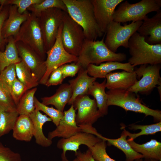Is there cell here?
I'll return each instance as SVG.
<instances>
[{"mask_svg": "<svg viewBox=\"0 0 161 161\" xmlns=\"http://www.w3.org/2000/svg\"><path fill=\"white\" fill-rule=\"evenodd\" d=\"M70 17L83 29L86 39L95 41L102 37L95 16L91 0H63Z\"/></svg>", "mask_w": 161, "mask_h": 161, "instance_id": "1", "label": "cell"}, {"mask_svg": "<svg viewBox=\"0 0 161 161\" xmlns=\"http://www.w3.org/2000/svg\"><path fill=\"white\" fill-rule=\"evenodd\" d=\"M105 35L100 40L85 39L76 62L81 68L86 69L90 64L98 65L104 62H120L126 59L125 54L114 53L108 49L104 43Z\"/></svg>", "mask_w": 161, "mask_h": 161, "instance_id": "2", "label": "cell"}, {"mask_svg": "<svg viewBox=\"0 0 161 161\" xmlns=\"http://www.w3.org/2000/svg\"><path fill=\"white\" fill-rule=\"evenodd\" d=\"M128 48L131 55L128 62L134 66L161 63V44H150L137 32L129 39Z\"/></svg>", "mask_w": 161, "mask_h": 161, "instance_id": "3", "label": "cell"}, {"mask_svg": "<svg viewBox=\"0 0 161 161\" xmlns=\"http://www.w3.org/2000/svg\"><path fill=\"white\" fill-rule=\"evenodd\" d=\"M106 93L108 106H117L126 111L143 114L145 117L151 116L155 121H161V111L151 109L142 104L139 97L135 93L122 89L109 90Z\"/></svg>", "mask_w": 161, "mask_h": 161, "instance_id": "4", "label": "cell"}, {"mask_svg": "<svg viewBox=\"0 0 161 161\" xmlns=\"http://www.w3.org/2000/svg\"><path fill=\"white\" fill-rule=\"evenodd\" d=\"M161 7V0H142L133 4L126 1L115 10L113 21L121 23L144 20L148 18V14L158 11Z\"/></svg>", "mask_w": 161, "mask_h": 161, "instance_id": "5", "label": "cell"}, {"mask_svg": "<svg viewBox=\"0 0 161 161\" xmlns=\"http://www.w3.org/2000/svg\"><path fill=\"white\" fill-rule=\"evenodd\" d=\"M15 43L21 41L36 52L45 60V50L38 17L30 14L21 25L18 33L13 36Z\"/></svg>", "mask_w": 161, "mask_h": 161, "instance_id": "6", "label": "cell"}, {"mask_svg": "<svg viewBox=\"0 0 161 161\" xmlns=\"http://www.w3.org/2000/svg\"><path fill=\"white\" fill-rule=\"evenodd\" d=\"M143 22V21H132L129 24L122 26L120 23L113 21L108 25L106 30L104 39L106 45L114 53L120 47L128 48L129 39L137 32Z\"/></svg>", "mask_w": 161, "mask_h": 161, "instance_id": "7", "label": "cell"}, {"mask_svg": "<svg viewBox=\"0 0 161 161\" xmlns=\"http://www.w3.org/2000/svg\"><path fill=\"white\" fill-rule=\"evenodd\" d=\"M64 12L59 9L52 8L42 11L37 17L46 52L55 42L59 27L63 23Z\"/></svg>", "mask_w": 161, "mask_h": 161, "instance_id": "8", "label": "cell"}, {"mask_svg": "<svg viewBox=\"0 0 161 161\" xmlns=\"http://www.w3.org/2000/svg\"><path fill=\"white\" fill-rule=\"evenodd\" d=\"M61 39L65 50L69 54L78 57L86 39L83 31L81 27L65 12Z\"/></svg>", "mask_w": 161, "mask_h": 161, "instance_id": "9", "label": "cell"}, {"mask_svg": "<svg viewBox=\"0 0 161 161\" xmlns=\"http://www.w3.org/2000/svg\"><path fill=\"white\" fill-rule=\"evenodd\" d=\"M63 23L60 26L55 42L52 47L46 52L47 58L45 61L46 72L39 82V84H45L51 72L55 69L66 64L76 62L78 57L68 53L64 49L61 39Z\"/></svg>", "mask_w": 161, "mask_h": 161, "instance_id": "10", "label": "cell"}, {"mask_svg": "<svg viewBox=\"0 0 161 161\" xmlns=\"http://www.w3.org/2000/svg\"><path fill=\"white\" fill-rule=\"evenodd\" d=\"M160 69V64L140 65L139 68L134 69V71L137 78H142L128 90L135 94L150 93L157 85H161Z\"/></svg>", "mask_w": 161, "mask_h": 161, "instance_id": "11", "label": "cell"}, {"mask_svg": "<svg viewBox=\"0 0 161 161\" xmlns=\"http://www.w3.org/2000/svg\"><path fill=\"white\" fill-rule=\"evenodd\" d=\"M71 105L77 111L76 121L80 128L93 126L99 118L103 117L98 110L95 100L88 95L78 96Z\"/></svg>", "mask_w": 161, "mask_h": 161, "instance_id": "12", "label": "cell"}, {"mask_svg": "<svg viewBox=\"0 0 161 161\" xmlns=\"http://www.w3.org/2000/svg\"><path fill=\"white\" fill-rule=\"evenodd\" d=\"M16 45L22 61L39 82L46 71L45 60L21 42L17 41Z\"/></svg>", "mask_w": 161, "mask_h": 161, "instance_id": "13", "label": "cell"}, {"mask_svg": "<svg viewBox=\"0 0 161 161\" xmlns=\"http://www.w3.org/2000/svg\"><path fill=\"white\" fill-rule=\"evenodd\" d=\"M95 18L101 31L106 32L108 25L113 20L116 7L123 0H91Z\"/></svg>", "mask_w": 161, "mask_h": 161, "instance_id": "14", "label": "cell"}, {"mask_svg": "<svg viewBox=\"0 0 161 161\" xmlns=\"http://www.w3.org/2000/svg\"><path fill=\"white\" fill-rule=\"evenodd\" d=\"M100 138L89 133L81 131L78 132L68 138H61L58 140L57 147L62 150L61 157L66 156L67 151L76 152L81 145L86 146L90 148L102 140Z\"/></svg>", "mask_w": 161, "mask_h": 161, "instance_id": "15", "label": "cell"}, {"mask_svg": "<svg viewBox=\"0 0 161 161\" xmlns=\"http://www.w3.org/2000/svg\"><path fill=\"white\" fill-rule=\"evenodd\" d=\"M71 106L64 111L63 117L56 128L49 132L47 138L49 139L52 140L56 137L66 139L82 131L76 121V110L72 105Z\"/></svg>", "mask_w": 161, "mask_h": 161, "instance_id": "16", "label": "cell"}, {"mask_svg": "<svg viewBox=\"0 0 161 161\" xmlns=\"http://www.w3.org/2000/svg\"><path fill=\"white\" fill-rule=\"evenodd\" d=\"M137 32L150 44H161V10L152 18L144 20Z\"/></svg>", "mask_w": 161, "mask_h": 161, "instance_id": "17", "label": "cell"}, {"mask_svg": "<svg viewBox=\"0 0 161 161\" xmlns=\"http://www.w3.org/2000/svg\"><path fill=\"white\" fill-rule=\"evenodd\" d=\"M30 13L27 10L22 14L18 12L17 7L9 5V14L4 21L2 29L3 37L7 39L11 36H14L18 32L23 23L25 21Z\"/></svg>", "mask_w": 161, "mask_h": 161, "instance_id": "18", "label": "cell"}, {"mask_svg": "<svg viewBox=\"0 0 161 161\" xmlns=\"http://www.w3.org/2000/svg\"><path fill=\"white\" fill-rule=\"evenodd\" d=\"M106 88L109 90L122 89L128 90L134 85L138 80L134 71L128 72H111L107 74Z\"/></svg>", "mask_w": 161, "mask_h": 161, "instance_id": "19", "label": "cell"}, {"mask_svg": "<svg viewBox=\"0 0 161 161\" xmlns=\"http://www.w3.org/2000/svg\"><path fill=\"white\" fill-rule=\"evenodd\" d=\"M88 74L95 78H105L106 75L112 71L121 69L128 72L134 70V66L128 62L121 63L114 61L103 63L98 65L89 64L86 68Z\"/></svg>", "mask_w": 161, "mask_h": 161, "instance_id": "20", "label": "cell"}, {"mask_svg": "<svg viewBox=\"0 0 161 161\" xmlns=\"http://www.w3.org/2000/svg\"><path fill=\"white\" fill-rule=\"evenodd\" d=\"M75 78L68 81L72 91V97L68 103L69 105L78 96L88 95L89 88L96 79L89 75L86 69L81 68Z\"/></svg>", "mask_w": 161, "mask_h": 161, "instance_id": "21", "label": "cell"}, {"mask_svg": "<svg viewBox=\"0 0 161 161\" xmlns=\"http://www.w3.org/2000/svg\"><path fill=\"white\" fill-rule=\"evenodd\" d=\"M29 116L33 123V137L36 143L43 147H47L51 146L52 143V141L44 135L43 127L47 122L52 121V120L46 114H43L35 109Z\"/></svg>", "mask_w": 161, "mask_h": 161, "instance_id": "22", "label": "cell"}, {"mask_svg": "<svg viewBox=\"0 0 161 161\" xmlns=\"http://www.w3.org/2000/svg\"><path fill=\"white\" fill-rule=\"evenodd\" d=\"M72 95V91L69 83L61 84L56 92L49 97L41 98L42 103L45 105H52L56 109L63 112L65 106L69 102Z\"/></svg>", "mask_w": 161, "mask_h": 161, "instance_id": "23", "label": "cell"}, {"mask_svg": "<svg viewBox=\"0 0 161 161\" xmlns=\"http://www.w3.org/2000/svg\"><path fill=\"white\" fill-rule=\"evenodd\" d=\"M13 136L17 140L30 142L33 137V126L29 115H19L13 129Z\"/></svg>", "mask_w": 161, "mask_h": 161, "instance_id": "24", "label": "cell"}, {"mask_svg": "<svg viewBox=\"0 0 161 161\" xmlns=\"http://www.w3.org/2000/svg\"><path fill=\"white\" fill-rule=\"evenodd\" d=\"M136 152L142 154L144 158L152 159L161 161V143L152 139L145 143L140 144L134 140L127 141Z\"/></svg>", "mask_w": 161, "mask_h": 161, "instance_id": "25", "label": "cell"}, {"mask_svg": "<svg viewBox=\"0 0 161 161\" xmlns=\"http://www.w3.org/2000/svg\"><path fill=\"white\" fill-rule=\"evenodd\" d=\"M127 137L123 131L120 137L116 139L107 138L102 135L99 138L107 141L108 145L114 146L122 151L125 155L126 161H134L137 159L144 158L142 154L135 151L131 147L127 141Z\"/></svg>", "mask_w": 161, "mask_h": 161, "instance_id": "26", "label": "cell"}, {"mask_svg": "<svg viewBox=\"0 0 161 161\" xmlns=\"http://www.w3.org/2000/svg\"><path fill=\"white\" fill-rule=\"evenodd\" d=\"M22 61L20 57L13 36L7 38V42L4 51L0 49V72L11 64H16Z\"/></svg>", "mask_w": 161, "mask_h": 161, "instance_id": "27", "label": "cell"}, {"mask_svg": "<svg viewBox=\"0 0 161 161\" xmlns=\"http://www.w3.org/2000/svg\"><path fill=\"white\" fill-rule=\"evenodd\" d=\"M106 79L101 83L95 81L89 88L88 95L93 96L98 110L103 116L108 114L107 95L105 92Z\"/></svg>", "mask_w": 161, "mask_h": 161, "instance_id": "28", "label": "cell"}, {"mask_svg": "<svg viewBox=\"0 0 161 161\" xmlns=\"http://www.w3.org/2000/svg\"><path fill=\"white\" fill-rule=\"evenodd\" d=\"M16 77L28 90L36 87L39 82L22 61L15 64Z\"/></svg>", "mask_w": 161, "mask_h": 161, "instance_id": "29", "label": "cell"}, {"mask_svg": "<svg viewBox=\"0 0 161 161\" xmlns=\"http://www.w3.org/2000/svg\"><path fill=\"white\" fill-rule=\"evenodd\" d=\"M37 90L36 87L28 90L21 98L16 109L19 115L29 116L35 110L34 95Z\"/></svg>", "mask_w": 161, "mask_h": 161, "instance_id": "30", "label": "cell"}, {"mask_svg": "<svg viewBox=\"0 0 161 161\" xmlns=\"http://www.w3.org/2000/svg\"><path fill=\"white\" fill-rule=\"evenodd\" d=\"M129 129L134 130L140 129L141 131L137 133H131L126 131L123 127V131L128 136L127 141H132L137 137L143 135L154 134L161 131V121L149 125H142L132 124L129 125Z\"/></svg>", "mask_w": 161, "mask_h": 161, "instance_id": "31", "label": "cell"}, {"mask_svg": "<svg viewBox=\"0 0 161 161\" xmlns=\"http://www.w3.org/2000/svg\"><path fill=\"white\" fill-rule=\"evenodd\" d=\"M19 115L16 111L0 110V137L13 130Z\"/></svg>", "mask_w": 161, "mask_h": 161, "instance_id": "32", "label": "cell"}, {"mask_svg": "<svg viewBox=\"0 0 161 161\" xmlns=\"http://www.w3.org/2000/svg\"><path fill=\"white\" fill-rule=\"evenodd\" d=\"M52 8H58L67 13L66 7L63 0H44L40 4L31 5L27 10L38 17L42 11Z\"/></svg>", "mask_w": 161, "mask_h": 161, "instance_id": "33", "label": "cell"}, {"mask_svg": "<svg viewBox=\"0 0 161 161\" xmlns=\"http://www.w3.org/2000/svg\"><path fill=\"white\" fill-rule=\"evenodd\" d=\"M34 106L35 109L43 112L48 116L56 126L58 125L63 117V112L53 107H49L44 105L39 102L35 97L34 98Z\"/></svg>", "mask_w": 161, "mask_h": 161, "instance_id": "34", "label": "cell"}, {"mask_svg": "<svg viewBox=\"0 0 161 161\" xmlns=\"http://www.w3.org/2000/svg\"><path fill=\"white\" fill-rule=\"evenodd\" d=\"M16 105L9 91L0 83V110L16 111Z\"/></svg>", "mask_w": 161, "mask_h": 161, "instance_id": "35", "label": "cell"}, {"mask_svg": "<svg viewBox=\"0 0 161 161\" xmlns=\"http://www.w3.org/2000/svg\"><path fill=\"white\" fill-rule=\"evenodd\" d=\"M17 78L15 64H11L0 72V83L10 92L12 85Z\"/></svg>", "mask_w": 161, "mask_h": 161, "instance_id": "36", "label": "cell"}, {"mask_svg": "<svg viewBox=\"0 0 161 161\" xmlns=\"http://www.w3.org/2000/svg\"><path fill=\"white\" fill-rule=\"evenodd\" d=\"M106 141L102 140L88 149L91 151L93 158L96 161H116L111 158L107 154L106 151Z\"/></svg>", "mask_w": 161, "mask_h": 161, "instance_id": "37", "label": "cell"}, {"mask_svg": "<svg viewBox=\"0 0 161 161\" xmlns=\"http://www.w3.org/2000/svg\"><path fill=\"white\" fill-rule=\"evenodd\" d=\"M44 0H0L3 6L14 5L18 8V12L22 14L32 5L41 3Z\"/></svg>", "mask_w": 161, "mask_h": 161, "instance_id": "38", "label": "cell"}, {"mask_svg": "<svg viewBox=\"0 0 161 161\" xmlns=\"http://www.w3.org/2000/svg\"><path fill=\"white\" fill-rule=\"evenodd\" d=\"M28 90L25 85L19 81L17 78L12 85L11 95L16 106L23 95Z\"/></svg>", "mask_w": 161, "mask_h": 161, "instance_id": "39", "label": "cell"}, {"mask_svg": "<svg viewBox=\"0 0 161 161\" xmlns=\"http://www.w3.org/2000/svg\"><path fill=\"white\" fill-rule=\"evenodd\" d=\"M0 161H21V155L4 146L0 141Z\"/></svg>", "mask_w": 161, "mask_h": 161, "instance_id": "40", "label": "cell"}, {"mask_svg": "<svg viewBox=\"0 0 161 161\" xmlns=\"http://www.w3.org/2000/svg\"><path fill=\"white\" fill-rule=\"evenodd\" d=\"M9 5L3 7L0 12V49L4 51L7 42V39H5L2 34V29L4 23L8 18L9 14Z\"/></svg>", "mask_w": 161, "mask_h": 161, "instance_id": "41", "label": "cell"}, {"mask_svg": "<svg viewBox=\"0 0 161 161\" xmlns=\"http://www.w3.org/2000/svg\"><path fill=\"white\" fill-rule=\"evenodd\" d=\"M60 67L64 79L68 77L75 76L81 68L80 66L75 62L64 64Z\"/></svg>", "mask_w": 161, "mask_h": 161, "instance_id": "42", "label": "cell"}, {"mask_svg": "<svg viewBox=\"0 0 161 161\" xmlns=\"http://www.w3.org/2000/svg\"><path fill=\"white\" fill-rule=\"evenodd\" d=\"M64 78L59 67L54 70L51 73L45 85L49 87L61 84Z\"/></svg>", "mask_w": 161, "mask_h": 161, "instance_id": "43", "label": "cell"}, {"mask_svg": "<svg viewBox=\"0 0 161 161\" xmlns=\"http://www.w3.org/2000/svg\"><path fill=\"white\" fill-rule=\"evenodd\" d=\"M75 155L79 161H96L89 149L83 153L79 150L75 153Z\"/></svg>", "mask_w": 161, "mask_h": 161, "instance_id": "44", "label": "cell"}, {"mask_svg": "<svg viewBox=\"0 0 161 161\" xmlns=\"http://www.w3.org/2000/svg\"><path fill=\"white\" fill-rule=\"evenodd\" d=\"M61 158L62 160L61 161H79L77 158H75V159L72 160H68L67 159L66 156L64 157H61Z\"/></svg>", "mask_w": 161, "mask_h": 161, "instance_id": "45", "label": "cell"}, {"mask_svg": "<svg viewBox=\"0 0 161 161\" xmlns=\"http://www.w3.org/2000/svg\"><path fill=\"white\" fill-rule=\"evenodd\" d=\"M143 161H159L158 160L152 159H145L144 158Z\"/></svg>", "mask_w": 161, "mask_h": 161, "instance_id": "46", "label": "cell"}, {"mask_svg": "<svg viewBox=\"0 0 161 161\" xmlns=\"http://www.w3.org/2000/svg\"><path fill=\"white\" fill-rule=\"evenodd\" d=\"M134 161H143V158H140L136 159Z\"/></svg>", "mask_w": 161, "mask_h": 161, "instance_id": "47", "label": "cell"}, {"mask_svg": "<svg viewBox=\"0 0 161 161\" xmlns=\"http://www.w3.org/2000/svg\"><path fill=\"white\" fill-rule=\"evenodd\" d=\"M3 6L1 4L0 2V12H1V10H2L3 7Z\"/></svg>", "mask_w": 161, "mask_h": 161, "instance_id": "48", "label": "cell"}]
</instances>
